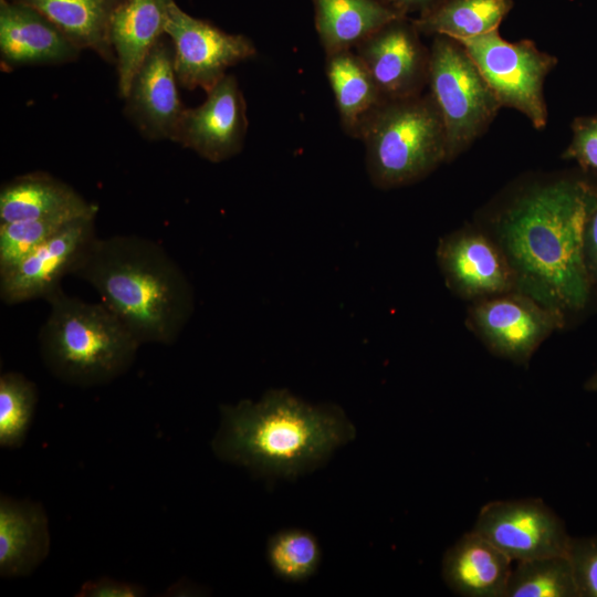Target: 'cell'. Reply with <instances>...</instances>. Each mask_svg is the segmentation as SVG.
<instances>
[{
  "label": "cell",
  "instance_id": "ba28073f",
  "mask_svg": "<svg viewBox=\"0 0 597 597\" xmlns=\"http://www.w3.org/2000/svg\"><path fill=\"white\" fill-rule=\"evenodd\" d=\"M567 322L564 314L517 290L470 302L464 320L465 327L492 355L525 367L538 347Z\"/></svg>",
  "mask_w": 597,
  "mask_h": 597
},
{
  "label": "cell",
  "instance_id": "4316f807",
  "mask_svg": "<svg viewBox=\"0 0 597 597\" xmlns=\"http://www.w3.org/2000/svg\"><path fill=\"white\" fill-rule=\"evenodd\" d=\"M38 390L24 375L8 371L0 377V446L19 448L31 426Z\"/></svg>",
  "mask_w": 597,
  "mask_h": 597
},
{
  "label": "cell",
  "instance_id": "44dd1931",
  "mask_svg": "<svg viewBox=\"0 0 597 597\" xmlns=\"http://www.w3.org/2000/svg\"><path fill=\"white\" fill-rule=\"evenodd\" d=\"M312 1L315 27L326 54L350 50L404 13L387 0Z\"/></svg>",
  "mask_w": 597,
  "mask_h": 597
},
{
  "label": "cell",
  "instance_id": "30bf717a",
  "mask_svg": "<svg viewBox=\"0 0 597 597\" xmlns=\"http://www.w3.org/2000/svg\"><path fill=\"white\" fill-rule=\"evenodd\" d=\"M165 33L174 44V67L178 82L188 90L209 92L226 70L255 54L253 43L241 34H229L197 19L171 1Z\"/></svg>",
  "mask_w": 597,
  "mask_h": 597
},
{
  "label": "cell",
  "instance_id": "8992f818",
  "mask_svg": "<svg viewBox=\"0 0 597 597\" xmlns=\"http://www.w3.org/2000/svg\"><path fill=\"white\" fill-rule=\"evenodd\" d=\"M444 124L447 163L467 150L502 107L457 40L436 35L429 50L428 83Z\"/></svg>",
  "mask_w": 597,
  "mask_h": 597
},
{
  "label": "cell",
  "instance_id": "d4e9b609",
  "mask_svg": "<svg viewBox=\"0 0 597 597\" xmlns=\"http://www.w3.org/2000/svg\"><path fill=\"white\" fill-rule=\"evenodd\" d=\"M505 597H578L566 555L516 562Z\"/></svg>",
  "mask_w": 597,
  "mask_h": 597
},
{
  "label": "cell",
  "instance_id": "836d02e7",
  "mask_svg": "<svg viewBox=\"0 0 597 597\" xmlns=\"http://www.w3.org/2000/svg\"><path fill=\"white\" fill-rule=\"evenodd\" d=\"M584 389L587 391L597 392V368L585 381Z\"/></svg>",
  "mask_w": 597,
  "mask_h": 597
},
{
  "label": "cell",
  "instance_id": "7402d4cb",
  "mask_svg": "<svg viewBox=\"0 0 597 597\" xmlns=\"http://www.w3.org/2000/svg\"><path fill=\"white\" fill-rule=\"evenodd\" d=\"M30 6L52 21L80 50L116 62L109 39L113 12L121 0H11Z\"/></svg>",
  "mask_w": 597,
  "mask_h": 597
},
{
  "label": "cell",
  "instance_id": "4fadbf2b",
  "mask_svg": "<svg viewBox=\"0 0 597 597\" xmlns=\"http://www.w3.org/2000/svg\"><path fill=\"white\" fill-rule=\"evenodd\" d=\"M417 32L400 18L355 46L385 101L421 94L428 83L429 50Z\"/></svg>",
  "mask_w": 597,
  "mask_h": 597
},
{
  "label": "cell",
  "instance_id": "ac0fdd59",
  "mask_svg": "<svg viewBox=\"0 0 597 597\" xmlns=\"http://www.w3.org/2000/svg\"><path fill=\"white\" fill-rule=\"evenodd\" d=\"M172 0H121L109 24V39L116 56L118 91L126 97L144 59L165 33Z\"/></svg>",
  "mask_w": 597,
  "mask_h": 597
},
{
  "label": "cell",
  "instance_id": "2e32d148",
  "mask_svg": "<svg viewBox=\"0 0 597 597\" xmlns=\"http://www.w3.org/2000/svg\"><path fill=\"white\" fill-rule=\"evenodd\" d=\"M0 52L6 65L20 66L69 62L80 49L34 8L0 0Z\"/></svg>",
  "mask_w": 597,
  "mask_h": 597
},
{
  "label": "cell",
  "instance_id": "5bb4252c",
  "mask_svg": "<svg viewBox=\"0 0 597 597\" xmlns=\"http://www.w3.org/2000/svg\"><path fill=\"white\" fill-rule=\"evenodd\" d=\"M247 126L243 95L235 77L226 74L200 106L186 108L176 142L220 163L241 150Z\"/></svg>",
  "mask_w": 597,
  "mask_h": 597
},
{
  "label": "cell",
  "instance_id": "83f0119b",
  "mask_svg": "<svg viewBox=\"0 0 597 597\" xmlns=\"http://www.w3.org/2000/svg\"><path fill=\"white\" fill-rule=\"evenodd\" d=\"M76 219L50 217L0 223V275L12 270L42 243Z\"/></svg>",
  "mask_w": 597,
  "mask_h": 597
},
{
  "label": "cell",
  "instance_id": "4dcf8cb0",
  "mask_svg": "<svg viewBox=\"0 0 597 597\" xmlns=\"http://www.w3.org/2000/svg\"><path fill=\"white\" fill-rule=\"evenodd\" d=\"M144 595L145 590L139 585L108 577L84 583L76 594L77 597H137Z\"/></svg>",
  "mask_w": 597,
  "mask_h": 597
},
{
  "label": "cell",
  "instance_id": "484cf974",
  "mask_svg": "<svg viewBox=\"0 0 597 597\" xmlns=\"http://www.w3.org/2000/svg\"><path fill=\"white\" fill-rule=\"evenodd\" d=\"M266 558L277 577L300 583L316 573L321 563V547L316 537L307 531L283 530L269 538Z\"/></svg>",
  "mask_w": 597,
  "mask_h": 597
},
{
  "label": "cell",
  "instance_id": "cb8c5ba5",
  "mask_svg": "<svg viewBox=\"0 0 597 597\" xmlns=\"http://www.w3.org/2000/svg\"><path fill=\"white\" fill-rule=\"evenodd\" d=\"M512 7V0H441L412 24L418 32L462 41L496 30Z\"/></svg>",
  "mask_w": 597,
  "mask_h": 597
},
{
  "label": "cell",
  "instance_id": "f1b7e54d",
  "mask_svg": "<svg viewBox=\"0 0 597 597\" xmlns=\"http://www.w3.org/2000/svg\"><path fill=\"white\" fill-rule=\"evenodd\" d=\"M566 556L578 597H597V534L570 537Z\"/></svg>",
  "mask_w": 597,
  "mask_h": 597
},
{
  "label": "cell",
  "instance_id": "8fae6325",
  "mask_svg": "<svg viewBox=\"0 0 597 597\" xmlns=\"http://www.w3.org/2000/svg\"><path fill=\"white\" fill-rule=\"evenodd\" d=\"M436 259L447 289L469 303L516 290L502 250L474 222L441 237Z\"/></svg>",
  "mask_w": 597,
  "mask_h": 597
},
{
  "label": "cell",
  "instance_id": "3957f363",
  "mask_svg": "<svg viewBox=\"0 0 597 597\" xmlns=\"http://www.w3.org/2000/svg\"><path fill=\"white\" fill-rule=\"evenodd\" d=\"M71 274L94 287L140 345L174 344L193 313L185 272L165 248L140 235H96Z\"/></svg>",
  "mask_w": 597,
  "mask_h": 597
},
{
  "label": "cell",
  "instance_id": "e0dca14e",
  "mask_svg": "<svg viewBox=\"0 0 597 597\" xmlns=\"http://www.w3.org/2000/svg\"><path fill=\"white\" fill-rule=\"evenodd\" d=\"M513 562L482 535L471 530L443 554L446 585L464 597H505Z\"/></svg>",
  "mask_w": 597,
  "mask_h": 597
},
{
  "label": "cell",
  "instance_id": "7c38bea8",
  "mask_svg": "<svg viewBox=\"0 0 597 597\" xmlns=\"http://www.w3.org/2000/svg\"><path fill=\"white\" fill-rule=\"evenodd\" d=\"M95 217L71 221L17 266L0 275V297L6 304L46 300L71 274L87 244L96 237Z\"/></svg>",
  "mask_w": 597,
  "mask_h": 597
},
{
  "label": "cell",
  "instance_id": "7a4b0ae2",
  "mask_svg": "<svg viewBox=\"0 0 597 597\" xmlns=\"http://www.w3.org/2000/svg\"><path fill=\"white\" fill-rule=\"evenodd\" d=\"M212 450L222 461L269 478L296 479L322 467L356 429L335 405H311L285 389L220 407Z\"/></svg>",
  "mask_w": 597,
  "mask_h": 597
},
{
  "label": "cell",
  "instance_id": "9c48e42d",
  "mask_svg": "<svg viewBox=\"0 0 597 597\" xmlns=\"http://www.w3.org/2000/svg\"><path fill=\"white\" fill-rule=\"evenodd\" d=\"M472 530L515 563L566 555L572 537L564 521L537 498L488 502Z\"/></svg>",
  "mask_w": 597,
  "mask_h": 597
},
{
  "label": "cell",
  "instance_id": "5b68a950",
  "mask_svg": "<svg viewBox=\"0 0 597 597\" xmlns=\"http://www.w3.org/2000/svg\"><path fill=\"white\" fill-rule=\"evenodd\" d=\"M371 182L383 189L417 182L447 163V134L429 94L386 100L362 122Z\"/></svg>",
  "mask_w": 597,
  "mask_h": 597
},
{
  "label": "cell",
  "instance_id": "52a82bcc",
  "mask_svg": "<svg viewBox=\"0 0 597 597\" xmlns=\"http://www.w3.org/2000/svg\"><path fill=\"white\" fill-rule=\"evenodd\" d=\"M501 106L524 114L536 129L547 124L543 85L557 57L540 51L533 41L509 42L498 29L459 41Z\"/></svg>",
  "mask_w": 597,
  "mask_h": 597
},
{
  "label": "cell",
  "instance_id": "d6986e66",
  "mask_svg": "<svg viewBox=\"0 0 597 597\" xmlns=\"http://www.w3.org/2000/svg\"><path fill=\"white\" fill-rule=\"evenodd\" d=\"M49 520L43 506L8 495L0 499V576H28L50 552Z\"/></svg>",
  "mask_w": 597,
  "mask_h": 597
},
{
  "label": "cell",
  "instance_id": "f546056e",
  "mask_svg": "<svg viewBox=\"0 0 597 597\" xmlns=\"http://www.w3.org/2000/svg\"><path fill=\"white\" fill-rule=\"evenodd\" d=\"M572 133L562 157L576 161L583 171L597 175V114L576 117Z\"/></svg>",
  "mask_w": 597,
  "mask_h": 597
},
{
  "label": "cell",
  "instance_id": "6da1fadb",
  "mask_svg": "<svg viewBox=\"0 0 597 597\" xmlns=\"http://www.w3.org/2000/svg\"><path fill=\"white\" fill-rule=\"evenodd\" d=\"M580 169L520 184L479 211L474 223L505 255L516 290L566 316L595 294L584 258V230L597 181Z\"/></svg>",
  "mask_w": 597,
  "mask_h": 597
},
{
  "label": "cell",
  "instance_id": "ffe728a7",
  "mask_svg": "<svg viewBox=\"0 0 597 597\" xmlns=\"http://www.w3.org/2000/svg\"><path fill=\"white\" fill-rule=\"evenodd\" d=\"M97 206L45 172L18 176L0 190V223L50 217H96Z\"/></svg>",
  "mask_w": 597,
  "mask_h": 597
},
{
  "label": "cell",
  "instance_id": "d6a6232c",
  "mask_svg": "<svg viewBox=\"0 0 597 597\" xmlns=\"http://www.w3.org/2000/svg\"><path fill=\"white\" fill-rule=\"evenodd\" d=\"M387 1L391 3L392 6H395L397 9H399L401 12H404L407 9L427 6L432 0H387Z\"/></svg>",
  "mask_w": 597,
  "mask_h": 597
},
{
  "label": "cell",
  "instance_id": "9a60e30c",
  "mask_svg": "<svg viewBox=\"0 0 597 597\" xmlns=\"http://www.w3.org/2000/svg\"><path fill=\"white\" fill-rule=\"evenodd\" d=\"M174 67V52L158 40L137 70L126 95L127 112L150 138L176 142L184 107Z\"/></svg>",
  "mask_w": 597,
  "mask_h": 597
},
{
  "label": "cell",
  "instance_id": "603a6c76",
  "mask_svg": "<svg viewBox=\"0 0 597 597\" xmlns=\"http://www.w3.org/2000/svg\"><path fill=\"white\" fill-rule=\"evenodd\" d=\"M325 71L344 129L357 136L364 118L385 100L360 57L350 50L326 54Z\"/></svg>",
  "mask_w": 597,
  "mask_h": 597
},
{
  "label": "cell",
  "instance_id": "277c9868",
  "mask_svg": "<svg viewBox=\"0 0 597 597\" xmlns=\"http://www.w3.org/2000/svg\"><path fill=\"white\" fill-rule=\"evenodd\" d=\"M46 302L50 308L39 331V352L55 378L93 387L130 368L140 344L102 302H85L62 287Z\"/></svg>",
  "mask_w": 597,
  "mask_h": 597
},
{
  "label": "cell",
  "instance_id": "1f68e13d",
  "mask_svg": "<svg viewBox=\"0 0 597 597\" xmlns=\"http://www.w3.org/2000/svg\"><path fill=\"white\" fill-rule=\"evenodd\" d=\"M584 258L591 285L597 295V196L585 224Z\"/></svg>",
  "mask_w": 597,
  "mask_h": 597
}]
</instances>
